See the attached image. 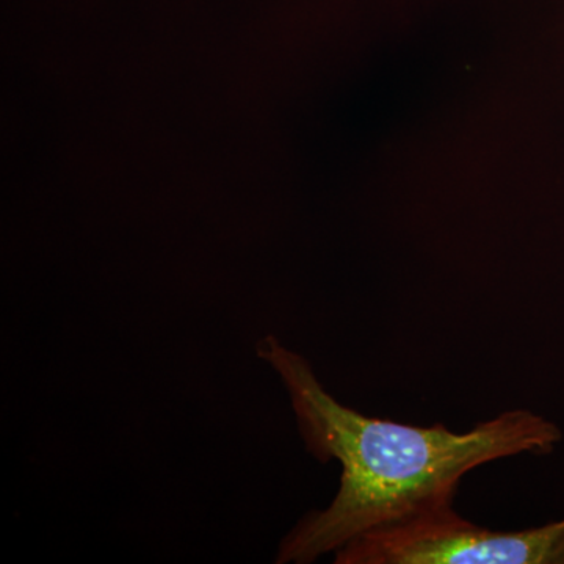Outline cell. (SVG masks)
I'll return each mask as SVG.
<instances>
[{
	"instance_id": "obj_1",
	"label": "cell",
	"mask_w": 564,
	"mask_h": 564,
	"mask_svg": "<svg viewBox=\"0 0 564 564\" xmlns=\"http://www.w3.org/2000/svg\"><path fill=\"white\" fill-rule=\"evenodd\" d=\"M259 358L288 389L307 452L343 466L339 491L282 540L276 563H313L355 538L452 507L464 475L510 456L547 455L563 441L554 422L529 410L505 411L466 433L367 417L326 392L313 366L273 334Z\"/></svg>"
},
{
	"instance_id": "obj_2",
	"label": "cell",
	"mask_w": 564,
	"mask_h": 564,
	"mask_svg": "<svg viewBox=\"0 0 564 564\" xmlns=\"http://www.w3.org/2000/svg\"><path fill=\"white\" fill-rule=\"evenodd\" d=\"M334 556L336 564H564V519L494 532L444 507L364 533Z\"/></svg>"
}]
</instances>
